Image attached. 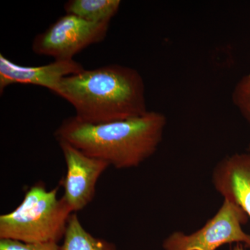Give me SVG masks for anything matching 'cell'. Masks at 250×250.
Segmentation results:
<instances>
[{
	"instance_id": "2",
	"label": "cell",
	"mask_w": 250,
	"mask_h": 250,
	"mask_svg": "<svg viewBox=\"0 0 250 250\" xmlns=\"http://www.w3.org/2000/svg\"><path fill=\"white\" fill-rule=\"evenodd\" d=\"M166 125L165 114L156 111L101 124L83 123L73 116L62 122L54 136L116 169H128L154 155Z\"/></svg>"
},
{
	"instance_id": "11",
	"label": "cell",
	"mask_w": 250,
	"mask_h": 250,
	"mask_svg": "<svg viewBox=\"0 0 250 250\" xmlns=\"http://www.w3.org/2000/svg\"><path fill=\"white\" fill-rule=\"evenodd\" d=\"M231 100L233 105L250 126V74L238 81L233 88Z\"/></svg>"
},
{
	"instance_id": "14",
	"label": "cell",
	"mask_w": 250,
	"mask_h": 250,
	"mask_svg": "<svg viewBox=\"0 0 250 250\" xmlns=\"http://www.w3.org/2000/svg\"><path fill=\"white\" fill-rule=\"evenodd\" d=\"M247 151H248V152H250V143L249 144V146H248V149H247Z\"/></svg>"
},
{
	"instance_id": "9",
	"label": "cell",
	"mask_w": 250,
	"mask_h": 250,
	"mask_svg": "<svg viewBox=\"0 0 250 250\" xmlns=\"http://www.w3.org/2000/svg\"><path fill=\"white\" fill-rule=\"evenodd\" d=\"M120 0H70L64 5L66 14L89 22H110L121 6Z\"/></svg>"
},
{
	"instance_id": "5",
	"label": "cell",
	"mask_w": 250,
	"mask_h": 250,
	"mask_svg": "<svg viewBox=\"0 0 250 250\" xmlns=\"http://www.w3.org/2000/svg\"><path fill=\"white\" fill-rule=\"evenodd\" d=\"M110 22H89L66 14L36 36L31 48L39 55L54 60H73V57L93 44L101 42L107 34Z\"/></svg>"
},
{
	"instance_id": "4",
	"label": "cell",
	"mask_w": 250,
	"mask_h": 250,
	"mask_svg": "<svg viewBox=\"0 0 250 250\" xmlns=\"http://www.w3.org/2000/svg\"><path fill=\"white\" fill-rule=\"evenodd\" d=\"M248 215L240 206L224 199L216 214L190 234L174 231L163 243L164 250H217L224 245L243 244L250 248V235L243 229Z\"/></svg>"
},
{
	"instance_id": "3",
	"label": "cell",
	"mask_w": 250,
	"mask_h": 250,
	"mask_svg": "<svg viewBox=\"0 0 250 250\" xmlns=\"http://www.w3.org/2000/svg\"><path fill=\"white\" fill-rule=\"evenodd\" d=\"M58 188L47 190L41 183L29 188L17 208L0 215V240L59 243L72 213L58 198Z\"/></svg>"
},
{
	"instance_id": "10",
	"label": "cell",
	"mask_w": 250,
	"mask_h": 250,
	"mask_svg": "<svg viewBox=\"0 0 250 250\" xmlns=\"http://www.w3.org/2000/svg\"><path fill=\"white\" fill-rule=\"evenodd\" d=\"M60 246L61 250H118L111 242L90 234L85 229L77 213H72Z\"/></svg>"
},
{
	"instance_id": "7",
	"label": "cell",
	"mask_w": 250,
	"mask_h": 250,
	"mask_svg": "<svg viewBox=\"0 0 250 250\" xmlns=\"http://www.w3.org/2000/svg\"><path fill=\"white\" fill-rule=\"evenodd\" d=\"M84 70L75 60H54L41 66H22L0 54V93L15 83L44 87L56 94L64 77L80 73Z\"/></svg>"
},
{
	"instance_id": "12",
	"label": "cell",
	"mask_w": 250,
	"mask_h": 250,
	"mask_svg": "<svg viewBox=\"0 0 250 250\" xmlns=\"http://www.w3.org/2000/svg\"><path fill=\"white\" fill-rule=\"evenodd\" d=\"M0 250H61L57 243H24L11 240H0Z\"/></svg>"
},
{
	"instance_id": "1",
	"label": "cell",
	"mask_w": 250,
	"mask_h": 250,
	"mask_svg": "<svg viewBox=\"0 0 250 250\" xmlns=\"http://www.w3.org/2000/svg\"><path fill=\"white\" fill-rule=\"evenodd\" d=\"M56 95L72 105L77 120L89 124L123 121L149 111L142 75L118 64L64 77Z\"/></svg>"
},
{
	"instance_id": "6",
	"label": "cell",
	"mask_w": 250,
	"mask_h": 250,
	"mask_svg": "<svg viewBox=\"0 0 250 250\" xmlns=\"http://www.w3.org/2000/svg\"><path fill=\"white\" fill-rule=\"evenodd\" d=\"M66 164V174L61 181L62 198L72 213L83 210L93 201L99 178L110 165L85 154L65 141H58Z\"/></svg>"
},
{
	"instance_id": "13",
	"label": "cell",
	"mask_w": 250,
	"mask_h": 250,
	"mask_svg": "<svg viewBox=\"0 0 250 250\" xmlns=\"http://www.w3.org/2000/svg\"><path fill=\"white\" fill-rule=\"evenodd\" d=\"M232 250H246L243 248V245L242 244H237L236 246L233 248Z\"/></svg>"
},
{
	"instance_id": "8",
	"label": "cell",
	"mask_w": 250,
	"mask_h": 250,
	"mask_svg": "<svg viewBox=\"0 0 250 250\" xmlns=\"http://www.w3.org/2000/svg\"><path fill=\"white\" fill-rule=\"evenodd\" d=\"M212 184L224 199L240 206L250 219V152L236 153L219 161Z\"/></svg>"
}]
</instances>
